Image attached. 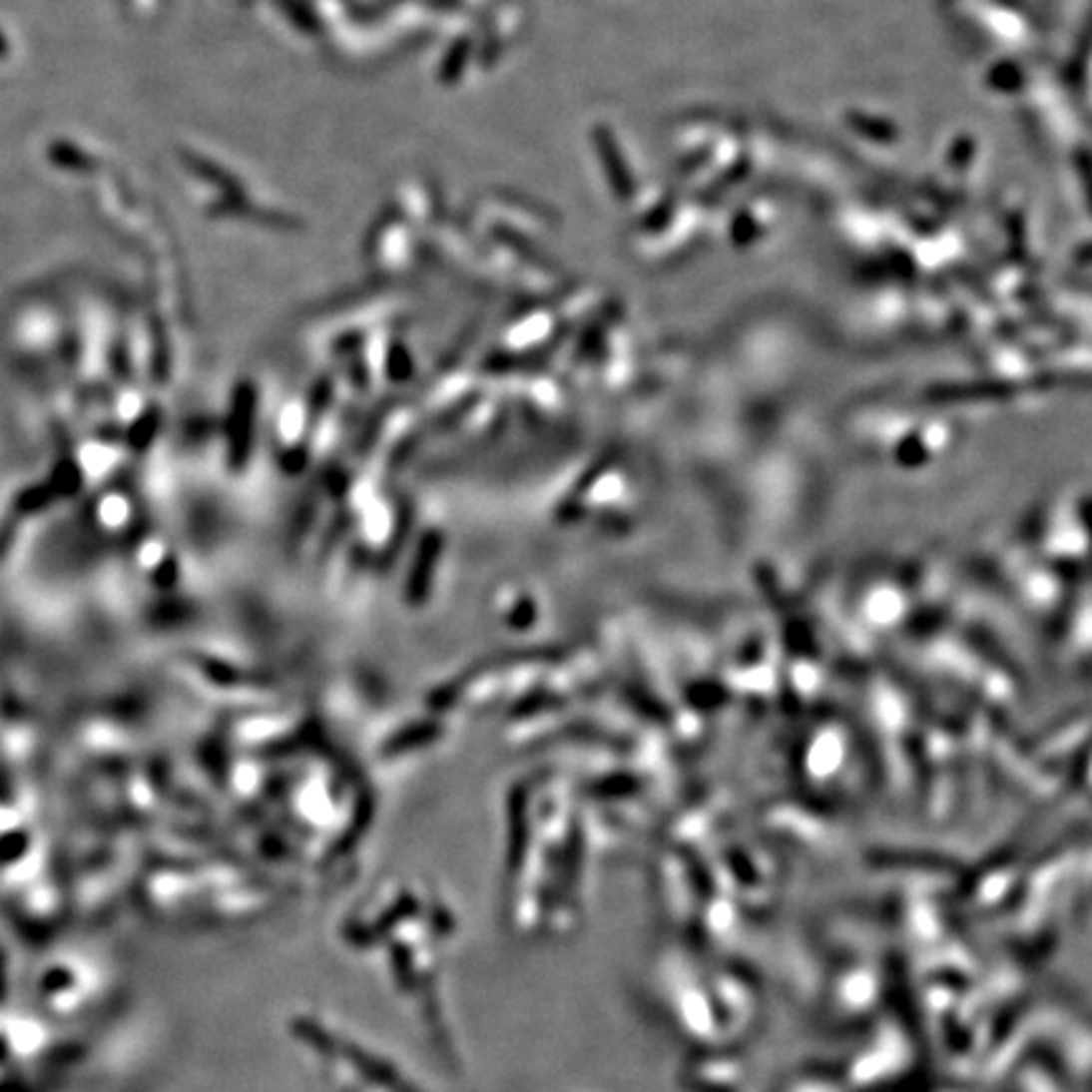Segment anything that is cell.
Returning a JSON list of instances; mask_svg holds the SVG:
<instances>
[{"mask_svg": "<svg viewBox=\"0 0 1092 1092\" xmlns=\"http://www.w3.org/2000/svg\"><path fill=\"white\" fill-rule=\"evenodd\" d=\"M600 150H602V160H605V168L607 163H610V173H612V180H615V188L620 190V193H628L633 190V185H630V175H625V170L620 168V155H617V147L615 142L607 137V140H600Z\"/></svg>", "mask_w": 1092, "mask_h": 1092, "instance_id": "1", "label": "cell"}]
</instances>
